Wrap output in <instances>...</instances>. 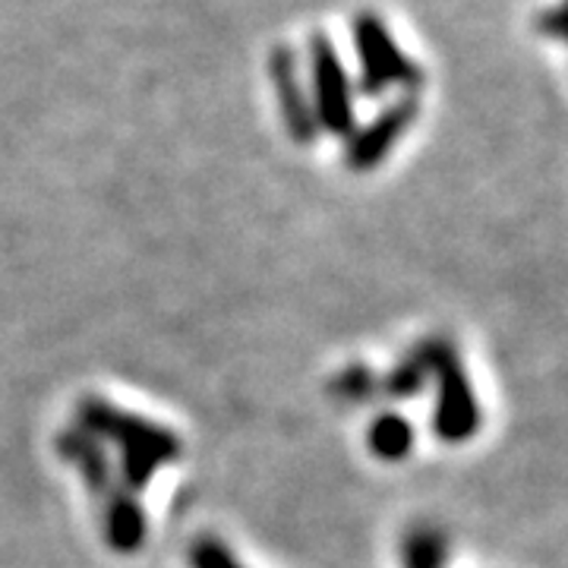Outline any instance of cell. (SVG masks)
Masks as SVG:
<instances>
[{"label":"cell","instance_id":"1","mask_svg":"<svg viewBox=\"0 0 568 568\" xmlns=\"http://www.w3.org/2000/svg\"><path fill=\"white\" fill-rule=\"evenodd\" d=\"M80 429L121 448L123 477H126L123 484L133 493L149 487V480L159 467L181 458V439L171 429L149 424L130 410L114 407L111 402H99V398L82 402Z\"/></svg>","mask_w":568,"mask_h":568},{"label":"cell","instance_id":"2","mask_svg":"<svg viewBox=\"0 0 568 568\" xmlns=\"http://www.w3.org/2000/svg\"><path fill=\"white\" fill-rule=\"evenodd\" d=\"M420 351H424L429 376L439 379V407H436V417H433L436 436L446 439V443H465L477 433L480 410H477V402H474V392L467 386L462 361L452 351V345L439 342V338L426 342Z\"/></svg>","mask_w":568,"mask_h":568},{"label":"cell","instance_id":"3","mask_svg":"<svg viewBox=\"0 0 568 568\" xmlns=\"http://www.w3.org/2000/svg\"><path fill=\"white\" fill-rule=\"evenodd\" d=\"M104 537L121 552H133L145 540V515L136 503V493L126 484L104 499Z\"/></svg>","mask_w":568,"mask_h":568},{"label":"cell","instance_id":"4","mask_svg":"<svg viewBox=\"0 0 568 568\" xmlns=\"http://www.w3.org/2000/svg\"><path fill=\"white\" fill-rule=\"evenodd\" d=\"M414 446V429L398 414H383L369 426V448L383 462H402Z\"/></svg>","mask_w":568,"mask_h":568},{"label":"cell","instance_id":"5","mask_svg":"<svg viewBox=\"0 0 568 568\" xmlns=\"http://www.w3.org/2000/svg\"><path fill=\"white\" fill-rule=\"evenodd\" d=\"M410 118H414V104L410 102L402 104V108H395L388 118H383V123H376V130H369L364 140H361L357 152H354V164L366 168V164L379 162V159L386 155L388 145L398 140V133L405 130Z\"/></svg>","mask_w":568,"mask_h":568},{"label":"cell","instance_id":"6","mask_svg":"<svg viewBox=\"0 0 568 568\" xmlns=\"http://www.w3.org/2000/svg\"><path fill=\"white\" fill-rule=\"evenodd\" d=\"M446 566V537L433 528H417L405 540V568Z\"/></svg>","mask_w":568,"mask_h":568},{"label":"cell","instance_id":"7","mask_svg":"<svg viewBox=\"0 0 568 568\" xmlns=\"http://www.w3.org/2000/svg\"><path fill=\"white\" fill-rule=\"evenodd\" d=\"M429 379V369H426L424 351H414V357H407L405 364H398L392 369V376L386 379V392L395 398H407V395H417Z\"/></svg>","mask_w":568,"mask_h":568},{"label":"cell","instance_id":"8","mask_svg":"<svg viewBox=\"0 0 568 568\" xmlns=\"http://www.w3.org/2000/svg\"><path fill=\"white\" fill-rule=\"evenodd\" d=\"M190 566L193 568H244L234 552L227 547H222L219 540H200L193 552H190Z\"/></svg>","mask_w":568,"mask_h":568},{"label":"cell","instance_id":"9","mask_svg":"<svg viewBox=\"0 0 568 568\" xmlns=\"http://www.w3.org/2000/svg\"><path fill=\"white\" fill-rule=\"evenodd\" d=\"M537 29L544 36H556V39L568 41V3L566 7H549V10H544L540 20H537Z\"/></svg>","mask_w":568,"mask_h":568}]
</instances>
